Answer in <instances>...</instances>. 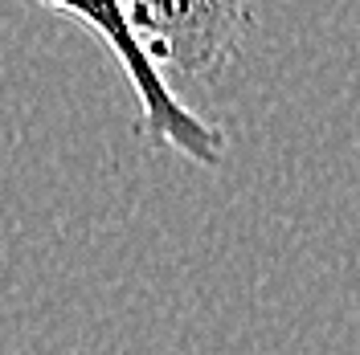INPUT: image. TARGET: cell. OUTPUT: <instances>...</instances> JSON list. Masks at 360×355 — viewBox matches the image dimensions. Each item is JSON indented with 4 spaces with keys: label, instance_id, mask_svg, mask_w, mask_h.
Masks as SVG:
<instances>
[{
    "label": "cell",
    "instance_id": "2",
    "mask_svg": "<svg viewBox=\"0 0 360 355\" xmlns=\"http://www.w3.org/2000/svg\"><path fill=\"white\" fill-rule=\"evenodd\" d=\"M127 8L139 41L168 82L217 78L254 25L250 0H127Z\"/></svg>",
    "mask_w": 360,
    "mask_h": 355
},
{
    "label": "cell",
    "instance_id": "1",
    "mask_svg": "<svg viewBox=\"0 0 360 355\" xmlns=\"http://www.w3.org/2000/svg\"><path fill=\"white\" fill-rule=\"evenodd\" d=\"M37 4L86 25L90 33L115 53V62L123 66V78L131 82L135 98H139V135L148 139V147L176 152L180 159H188L197 168H209V172L221 168L225 156H229L225 131L217 123L201 119L172 90V82L160 74L148 45L135 33L127 0H37Z\"/></svg>",
    "mask_w": 360,
    "mask_h": 355
}]
</instances>
